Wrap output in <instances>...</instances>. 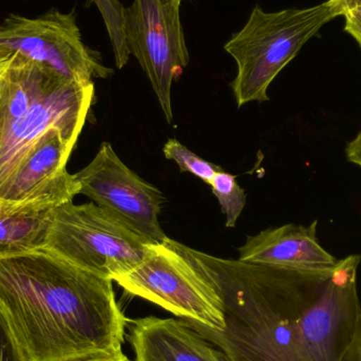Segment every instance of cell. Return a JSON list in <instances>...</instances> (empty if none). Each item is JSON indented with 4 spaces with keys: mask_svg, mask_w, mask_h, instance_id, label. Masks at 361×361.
I'll use <instances>...</instances> for the list:
<instances>
[{
    "mask_svg": "<svg viewBox=\"0 0 361 361\" xmlns=\"http://www.w3.org/2000/svg\"><path fill=\"white\" fill-rule=\"evenodd\" d=\"M165 158L175 161L183 173H189L210 184L216 173L222 171L218 165L204 160L201 157L190 152L186 146L180 144L178 140L171 139L163 147Z\"/></svg>",
    "mask_w": 361,
    "mask_h": 361,
    "instance_id": "cell-17",
    "label": "cell"
},
{
    "mask_svg": "<svg viewBox=\"0 0 361 361\" xmlns=\"http://www.w3.org/2000/svg\"><path fill=\"white\" fill-rule=\"evenodd\" d=\"M75 177L80 195L90 197L148 241L162 243L169 238L159 221L164 195L128 169L111 144L102 143L94 159Z\"/></svg>",
    "mask_w": 361,
    "mask_h": 361,
    "instance_id": "cell-9",
    "label": "cell"
},
{
    "mask_svg": "<svg viewBox=\"0 0 361 361\" xmlns=\"http://www.w3.org/2000/svg\"><path fill=\"white\" fill-rule=\"evenodd\" d=\"M343 16L339 0L305 8L265 12L256 6L224 49L237 63L231 86L238 107L269 101V85L326 23Z\"/></svg>",
    "mask_w": 361,
    "mask_h": 361,
    "instance_id": "cell-4",
    "label": "cell"
},
{
    "mask_svg": "<svg viewBox=\"0 0 361 361\" xmlns=\"http://www.w3.org/2000/svg\"><path fill=\"white\" fill-rule=\"evenodd\" d=\"M242 262L288 269L324 271L338 264V259L320 244L317 221L309 226L286 224L248 237L239 248Z\"/></svg>",
    "mask_w": 361,
    "mask_h": 361,
    "instance_id": "cell-11",
    "label": "cell"
},
{
    "mask_svg": "<svg viewBox=\"0 0 361 361\" xmlns=\"http://www.w3.org/2000/svg\"><path fill=\"white\" fill-rule=\"evenodd\" d=\"M112 283L44 248L0 258V311L25 361L123 354L129 319Z\"/></svg>",
    "mask_w": 361,
    "mask_h": 361,
    "instance_id": "cell-1",
    "label": "cell"
},
{
    "mask_svg": "<svg viewBox=\"0 0 361 361\" xmlns=\"http://www.w3.org/2000/svg\"><path fill=\"white\" fill-rule=\"evenodd\" d=\"M173 244L222 296L223 332L186 322L229 361H311L305 313L335 267L310 271L254 264L210 256L176 240Z\"/></svg>",
    "mask_w": 361,
    "mask_h": 361,
    "instance_id": "cell-2",
    "label": "cell"
},
{
    "mask_svg": "<svg viewBox=\"0 0 361 361\" xmlns=\"http://www.w3.org/2000/svg\"><path fill=\"white\" fill-rule=\"evenodd\" d=\"M0 361H25L23 353L0 311Z\"/></svg>",
    "mask_w": 361,
    "mask_h": 361,
    "instance_id": "cell-18",
    "label": "cell"
},
{
    "mask_svg": "<svg viewBox=\"0 0 361 361\" xmlns=\"http://www.w3.org/2000/svg\"><path fill=\"white\" fill-rule=\"evenodd\" d=\"M94 82L68 80L12 55L0 70V199L40 137L57 128L74 143L94 99Z\"/></svg>",
    "mask_w": 361,
    "mask_h": 361,
    "instance_id": "cell-3",
    "label": "cell"
},
{
    "mask_svg": "<svg viewBox=\"0 0 361 361\" xmlns=\"http://www.w3.org/2000/svg\"><path fill=\"white\" fill-rule=\"evenodd\" d=\"M178 0H133L126 8L129 51L152 82L167 123L173 122L171 87L189 63Z\"/></svg>",
    "mask_w": 361,
    "mask_h": 361,
    "instance_id": "cell-8",
    "label": "cell"
},
{
    "mask_svg": "<svg viewBox=\"0 0 361 361\" xmlns=\"http://www.w3.org/2000/svg\"><path fill=\"white\" fill-rule=\"evenodd\" d=\"M97 4L107 29L116 65L123 69L130 59V51L126 38V8L120 0H89Z\"/></svg>",
    "mask_w": 361,
    "mask_h": 361,
    "instance_id": "cell-15",
    "label": "cell"
},
{
    "mask_svg": "<svg viewBox=\"0 0 361 361\" xmlns=\"http://www.w3.org/2000/svg\"><path fill=\"white\" fill-rule=\"evenodd\" d=\"M125 292L150 301L177 317L223 332L224 301L212 280L197 269L167 238L150 244L145 260L114 280Z\"/></svg>",
    "mask_w": 361,
    "mask_h": 361,
    "instance_id": "cell-6",
    "label": "cell"
},
{
    "mask_svg": "<svg viewBox=\"0 0 361 361\" xmlns=\"http://www.w3.org/2000/svg\"><path fill=\"white\" fill-rule=\"evenodd\" d=\"M12 55L82 84L114 73L104 65L99 52L85 44L73 11L51 8L37 17L8 15L0 21V59Z\"/></svg>",
    "mask_w": 361,
    "mask_h": 361,
    "instance_id": "cell-7",
    "label": "cell"
},
{
    "mask_svg": "<svg viewBox=\"0 0 361 361\" xmlns=\"http://www.w3.org/2000/svg\"><path fill=\"white\" fill-rule=\"evenodd\" d=\"M53 209L38 201L0 203V258L44 247Z\"/></svg>",
    "mask_w": 361,
    "mask_h": 361,
    "instance_id": "cell-14",
    "label": "cell"
},
{
    "mask_svg": "<svg viewBox=\"0 0 361 361\" xmlns=\"http://www.w3.org/2000/svg\"><path fill=\"white\" fill-rule=\"evenodd\" d=\"M152 242L99 205L73 201L52 210L44 250L85 271L114 280L139 267Z\"/></svg>",
    "mask_w": 361,
    "mask_h": 361,
    "instance_id": "cell-5",
    "label": "cell"
},
{
    "mask_svg": "<svg viewBox=\"0 0 361 361\" xmlns=\"http://www.w3.org/2000/svg\"><path fill=\"white\" fill-rule=\"evenodd\" d=\"M348 160L361 169V131L345 148Z\"/></svg>",
    "mask_w": 361,
    "mask_h": 361,
    "instance_id": "cell-21",
    "label": "cell"
},
{
    "mask_svg": "<svg viewBox=\"0 0 361 361\" xmlns=\"http://www.w3.org/2000/svg\"><path fill=\"white\" fill-rule=\"evenodd\" d=\"M135 361H229L186 320L140 318L131 322Z\"/></svg>",
    "mask_w": 361,
    "mask_h": 361,
    "instance_id": "cell-12",
    "label": "cell"
},
{
    "mask_svg": "<svg viewBox=\"0 0 361 361\" xmlns=\"http://www.w3.org/2000/svg\"><path fill=\"white\" fill-rule=\"evenodd\" d=\"M74 361H131L124 353L114 356H97V357L86 358Z\"/></svg>",
    "mask_w": 361,
    "mask_h": 361,
    "instance_id": "cell-22",
    "label": "cell"
},
{
    "mask_svg": "<svg viewBox=\"0 0 361 361\" xmlns=\"http://www.w3.org/2000/svg\"><path fill=\"white\" fill-rule=\"evenodd\" d=\"M360 255L338 261L305 314V341L311 361H339L361 322L357 290Z\"/></svg>",
    "mask_w": 361,
    "mask_h": 361,
    "instance_id": "cell-10",
    "label": "cell"
},
{
    "mask_svg": "<svg viewBox=\"0 0 361 361\" xmlns=\"http://www.w3.org/2000/svg\"><path fill=\"white\" fill-rule=\"evenodd\" d=\"M10 59V57H8ZM8 59H0V70L6 66V63H8Z\"/></svg>",
    "mask_w": 361,
    "mask_h": 361,
    "instance_id": "cell-23",
    "label": "cell"
},
{
    "mask_svg": "<svg viewBox=\"0 0 361 361\" xmlns=\"http://www.w3.org/2000/svg\"><path fill=\"white\" fill-rule=\"evenodd\" d=\"M339 361H361V322L351 345Z\"/></svg>",
    "mask_w": 361,
    "mask_h": 361,
    "instance_id": "cell-20",
    "label": "cell"
},
{
    "mask_svg": "<svg viewBox=\"0 0 361 361\" xmlns=\"http://www.w3.org/2000/svg\"><path fill=\"white\" fill-rule=\"evenodd\" d=\"M345 19V31L361 48V0H339Z\"/></svg>",
    "mask_w": 361,
    "mask_h": 361,
    "instance_id": "cell-19",
    "label": "cell"
},
{
    "mask_svg": "<svg viewBox=\"0 0 361 361\" xmlns=\"http://www.w3.org/2000/svg\"><path fill=\"white\" fill-rule=\"evenodd\" d=\"M75 144L59 129L47 131L15 173L0 203L23 204L47 190L68 171Z\"/></svg>",
    "mask_w": 361,
    "mask_h": 361,
    "instance_id": "cell-13",
    "label": "cell"
},
{
    "mask_svg": "<svg viewBox=\"0 0 361 361\" xmlns=\"http://www.w3.org/2000/svg\"><path fill=\"white\" fill-rule=\"evenodd\" d=\"M212 193L218 199L221 209L226 216L227 227H233L246 204V195L235 176L220 171L210 182Z\"/></svg>",
    "mask_w": 361,
    "mask_h": 361,
    "instance_id": "cell-16",
    "label": "cell"
},
{
    "mask_svg": "<svg viewBox=\"0 0 361 361\" xmlns=\"http://www.w3.org/2000/svg\"><path fill=\"white\" fill-rule=\"evenodd\" d=\"M178 1L182 2V1H183V0H178Z\"/></svg>",
    "mask_w": 361,
    "mask_h": 361,
    "instance_id": "cell-24",
    "label": "cell"
}]
</instances>
